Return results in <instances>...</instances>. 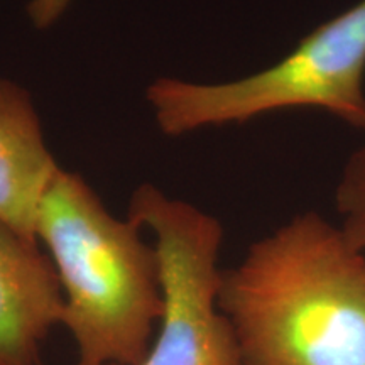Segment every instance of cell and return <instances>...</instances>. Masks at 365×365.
Segmentation results:
<instances>
[{"label": "cell", "mask_w": 365, "mask_h": 365, "mask_svg": "<svg viewBox=\"0 0 365 365\" xmlns=\"http://www.w3.org/2000/svg\"><path fill=\"white\" fill-rule=\"evenodd\" d=\"M242 365H365V254L307 212L222 271Z\"/></svg>", "instance_id": "cell-1"}, {"label": "cell", "mask_w": 365, "mask_h": 365, "mask_svg": "<svg viewBox=\"0 0 365 365\" xmlns=\"http://www.w3.org/2000/svg\"><path fill=\"white\" fill-rule=\"evenodd\" d=\"M36 240L48 249L63 293L61 323L75 365H140L163 317L154 245L118 220L76 173L59 168L41 202Z\"/></svg>", "instance_id": "cell-2"}, {"label": "cell", "mask_w": 365, "mask_h": 365, "mask_svg": "<svg viewBox=\"0 0 365 365\" xmlns=\"http://www.w3.org/2000/svg\"><path fill=\"white\" fill-rule=\"evenodd\" d=\"M365 0L323 22L266 70L225 81L158 78L148 102L163 134L244 124L286 108H319L365 130Z\"/></svg>", "instance_id": "cell-3"}, {"label": "cell", "mask_w": 365, "mask_h": 365, "mask_svg": "<svg viewBox=\"0 0 365 365\" xmlns=\"http://www.w3.org/2000/svg\"><path fill=\"white\" fill-rule=\"evenodd\" d=\"M127 218L153 232L163 291L159 331L140 365H242L218 308L220 222L153 185L135 190Z\"/></svg>", "instance_id": "cell-4"}, {"label": "cell", "mask_w": 365, "mask_h": 365, "mask_svg": "<svg viewBox=\"0 0 365 365\" xmlns=\"http://www.w3.org/2000/svg\"><path fill=\"white\" fill-rule=\"evenodd\" d=\"M61 313V286L48 255L0 222V365H41V346Z\"/></svg>", "instance_id": "cell-5"}, {"label": "cell", "mask_w": 365, "mask_h": 365, "mask_svg": "<svg viewBox=\"0 0 365 365\" xmlns=\"http://www.w3.org/2000/svg\"><path fill=\"white\" fill-rule=\"evenodd\" d=\"M58 170L29 93L0 78V222L38 242L39 207Z\"/></svg>", "instance_id": "cell-6"}, {"label": "cell", "mask_w": 365, "mask_h": 365, "mask_svg": "<svg viewBox=\"0 0 365 365\" xmlns=\"http://www.w3.org/2000/svg\"><path fill=\"white\" fill-rule=\"evenodd\" d=\"M335 203L346 240L365 254V145L346 163L336 186Z\"/></svg>", "instance_id": "cell-7"}, {"label": "cell", "mask_w": 365, "mask_h": 365, "mask_svg": "<svg viewBox=\"0 0 365 365\" xmlns=\"http://www.w3.org/2000/svg\"><path fill=\"white\" fill-rule=\"evenodd\" d=\"M71 0H29L27 16L36 29H48L56 24L59 17L70 7Z\"/></svg>", "instance_id": "cell-8"}]
</instances>
